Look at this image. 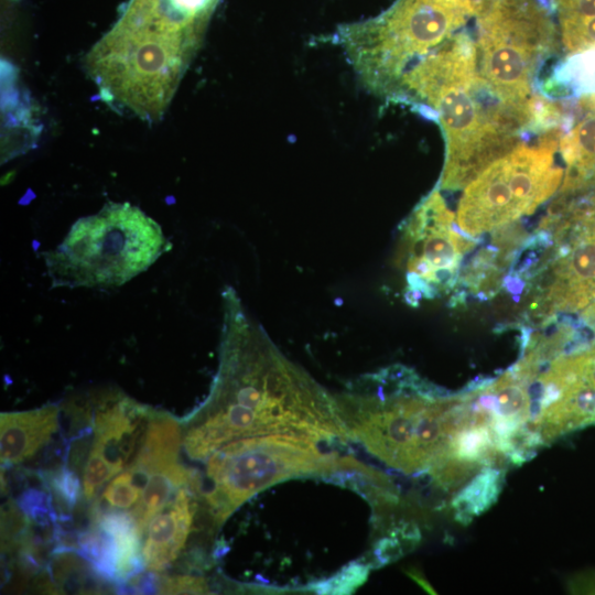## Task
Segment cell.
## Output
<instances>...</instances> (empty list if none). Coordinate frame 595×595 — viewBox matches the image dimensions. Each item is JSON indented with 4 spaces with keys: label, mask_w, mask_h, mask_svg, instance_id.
Wrapping results in <instances>:
<instances>
[{
    "label": "cell",
    "mask_w": 595,
    "mask_h": 595,
    "mask_svg": "<svg viewBox=\"0 0 595 595\" xmlns=\"http://www.w3.org/2000/svg\"><path fill=\"white\" fill-rule=\"evenodd\" d=\"M223 301L219 367L184 435L187 455L202 461L231 441L267 434L346 442L335 397L277 348L231 288Z\"/></svg>",
    "instance_id": "6da1fadb"
},
{
    "label": "cell",
    "mask_w": 595,
    "mask_h": 595,
    "mask_svg": "<svg viewBox=\"0 0 595 595\" xmlns=\"http://www.w3.org/2000/svg\"><path fill=\"white\" fill-rule=\"evenodd\" d=\"M399 84L437 113L446 144L443 190L468 185L517 147L531 125L488 88L478 72L475 40L465 32L421 58Z\"/></svg>",
    "instance_id": "7a4b0ae2"
},
{
    "label": "cell",
    "mask_w": 595,
    "mask_h": 595,
    "mask_svg": "<svg viewBox=\"0 0 595 595\" xmlns=\"http://www.w3.org/2000/svg\"><path fill=\"white\" fill-rule=\"evenodd\" d=\"M348 437L403 473L443 462L457 431L456 401L436 397L405 369H386L335 397Z\"/></svg>",
    "instance_id": "3957f363"
},
{
    "label": "cell",
    "mask_w": 595,
    "mask_h": 595,
    "mask_svg": "<svg viewBox=\"0 0 595 595\" xmlns=\"http://www.w3.org/2000/svg\"><path fill=\"white\" fill-rule=\"evenodd\" d=\"M171 248L160 225L130 203H107L79 218L44 255L52 286L121 285Z\"/></svg>",
    "instance_id": "277c9868"
},
{
    "label": "cell",
    "mask_w": 595,
    "mask_h": 595,
    "mask_svg": "<svg viewBox=\"0 0 595 595\" xmlns=\"http://www.w3.org/2000/svg\"><path fill=\"white\" fill-rule=\"evenodd\" d=\"M475 18L479 75L500 102L533 122V80L561 46L547 4L541 0H484Z\"/></svg>",
    "instance_id": "5b68a950"
},
{
    "label": "cell",
    "mask_w": 595,
    "mask_h": 595,
    "mask_svg": "<svg viewBox=\"0 0 595 595\" xmlns=\"http://www.w3.org/2000/svg\"><path fill=\"white\" fill-rule=\"evenodd\" d=\"M321 442L292 434H267L231 441L207 458L203 497L216 524H221L256 494L282 480L333 472L353 462L325 453Z\"/></svg>",
    "instance_id": "8992f818"
},
{
    "label": "cell",
    "mask_w": 595,
    "mask_h": 595,
    "mask_svg": "<svg viewBox=\"0 0 595 595\" xmlns=\"http://www.w3.org/2000/svg\"><path fill=\"white\" fill-rule=\"evenodd\" d=\"M562 130L551 128L520 142L474 178L459 198L456 223L475 237L532 214L561 187L564 169L555 163Z\"/></svg>",
    "instance_id": "52a82bcc"
},
{
    "label": "cell",
    "mask_w": 595,
    "mask_h": 595,
    "mask_svg": "<svg viewBox=\"0 0 595 595\" xmlns=\"http://www.w3.org/2000/svg\"><path fill=\"white\" fill-rule=\"evenodd\" d=\"M561 212L537 281L536 304L549 316L584 314L595 303V199Z\"/></svg>",
    "instance_id": "ba28073f"
},
{
    "label": "cell",
    "mask_w": 595,
    "mask_h": 595,
    "mask_svg": "<svg viewBox=\"0 0 595 595\" xmlns=\"http://www.w3.org/2000/svg\"><path fill=\"white\" fill-rule=\"evenodd\" d=\"M484 0H401L370 48L381 85L398 84L408 64L439 47L475 18Z\"/></svg>",
    "instance_id": "9c48e42d"
},
{
    "label": "cell",
    "mask_w": 595,
    "mask_h": 595,
    "mask_svg": "<svg viewBox=\"0 0 595 595\" xmlns=\"http://www.w3.org/2000/svg\"><path fill=\"white\" fill-rule=\"evenodd\" d=\"M454 218L441 194L434 191L408 220L402 235V258L410 303L433 298L455 284L462 258L473 249L475 240L455 229Z\"/></svg>",
    "instance_id": "30bf717a"
},
{
    "label": "cell",
    "mask_w": 595,
    "mask_h": 595,
    "mask_svg": "<svg viewBox=\"0 0 595 595\" xmlns=\"http://www.w3.org/2000/svg\"><path fill=\"white\" fill-rule=\"evenodd\" d=\"M149 409L127 397H120L100 409L94 421L90 452L107 459L120 473L129 465L141 434L142 422L150 418Z\"/></svg>",
    "instance_id": "8fae6325"
},
{
    "label": "cell",
    "mask_w": 595,
    "mask_h": 595,
    "mask_svg": "<svg viewBox=\"0 0 595 595\" xmlns=\"http://www.w3.org/2000/svg\"><path fill=\"white\" fill-rule=\"evenodd\" d=\"M191 489L195 488L182 487L149 522L141 549L143 566L148 571H164L184 548L195 512Z\"/></svg>",
    "instance_id": "7c38bea8"
},
{
    "label": "cell",
    "mask_w": 595,
    "mask_h": 595,
    "mask_svg": "<svg viewBox=\"0 0 595 595\" xmlns=\"http://www.w3.org/2000/svg\"><path fill=\"white\" fill-rule=\"evenodd\" d=\"M578 110V118L559 142L565 163L561 198L595 191V95L580 100Z\"/></svg>",
    "instance_id": "4fadbf2b"
},
{
    "label": "cell",
    "mask_w": 595,
    "mask_h": 595,
    "mask_svg": "<svg viewBox=\"0 0 595 595\" xmlns=\"http://www.w3.org/2000/svg\"><path fill=\"white\" fill-rule=\"evenodd\" d=\"M58 426V408L1 413L0 448L2 464H18L45 445Z\"/></svg>",
    "instance_id": "5bb4252c"
},
{
    "label": "cell",
    "mask_w": 595,
    "mask_h": 595,
    "mask_svg": "<svg viewBox=\"0 0 595 595\" xmlns=\"http://www.w3.org/2000/svg\"><path fill=\"white\" fill-rule=\"evenodd\" d=\"M180 447L177 421L169 414H151L140 447L128 466L143 487L150 473L178 462Z\"/></svg>",
    "instance_id": "9a60e30c"
},
{
    "label": "cell",
    "mask_w": 595,
    "mask_h": 595,
    "mask_svg": "<svg viewBox=\"0 0 595 595\" xmlns=\"http://www.w3.org/2000/svg\"><path fill=\"white\" fill-rule=\"evenodd\" d=\"M184 486L198 490L199 477L178 462L158 468L147 476L141 497L131 512L140 536L151 519L172 499V495Z\"/></svg>",
    "instance_id": "2e32d148"
},
{
    "label": "cell",
    "mask_w": 595,
    "mask_h": 595,
    "mask_svg": "<svg viewBox=\"0 0 595 595\" xmlns=\"http://www.w3.org/2000/svg\"><path fill=\"white\" fill-rule=\"evenodd\" d=\"M558 20L561 47L576 55L595 48V0H548Z\"/></svg>",
    "instance_id": "e0dca14e"
},
{
    "label": "cell",
    "mask_w": 595,
    "mask_h": 595,
    "mask_svg": "<svg viewBox=\"0 0 595 595\" xmlns=\"http://www.w3.org/2000/svg\"><path fill=\"white\" fill-rule=\"evenodd\" d=\"M501 488V473L486 468L455 497L453 506L461 521L486 510L497 498Z\"/></svg>",
    "instance_id": "ac0fdd59"
},
{
    "label": "cell",
    "mask_w": 595,
    "mask_h": 595,
    "mask_svg": "<svg viewBox=\"0 0 595 595\" xmlns=\"http://www.w3.org/2000/svg\"><path fill=\"white\" fill-rule=\"evenodd\" d=\"M142 494L132 469L127 466L110 479L102 491V499L115 509H128L136 506Z\"/></svg>",
    "instance_id": "d6986e66"
},
{
    "label": "cell",
    "mask_w": 595,
    "mask_h": 595,
    "mask_svg": "<svg viewBox=\"0 0 595 595\" xmlns=\"http://www.w3.org/2000/svg\"><path fill=\"white\" fill-rule=\"evenodd\" d=\"M51 487L58 500L72 510L79 494V484L76 475L63 468L51 476Z\"/></svg>",
    "instance_id": "ffe728a7"
},
{
    "label": "cell",
    "mask_w": 595,
    "mask_h": 595,
    "mask_svg": "<svg viewBox=\"0 0 595 595\" xmlns=\"http://www.w3.org/2000/svg\"><path fill=\"white\" fill-rule=\"evenodd\" d=\"M159 589L164 594L203 593L207 586L203 578L177 576L163 582Z\"/></svg>",
    "instance_id": "44dd1931"
},
{
    "label": "cell",
    "mask_w": 595,
    "mask_h": 595,
    "mask_svg": "<svg viewBox=\"0 0 595 595\" xmlns=\"http://www.w3.org/2000/svg\"><path fill=\"white\" fill-rule=\"evenodd\" d=\"M573 589L583 593H595V573L573 582Z\"/></svg>",
    "instance_id": "7402d4cb"
}]
</instances>
